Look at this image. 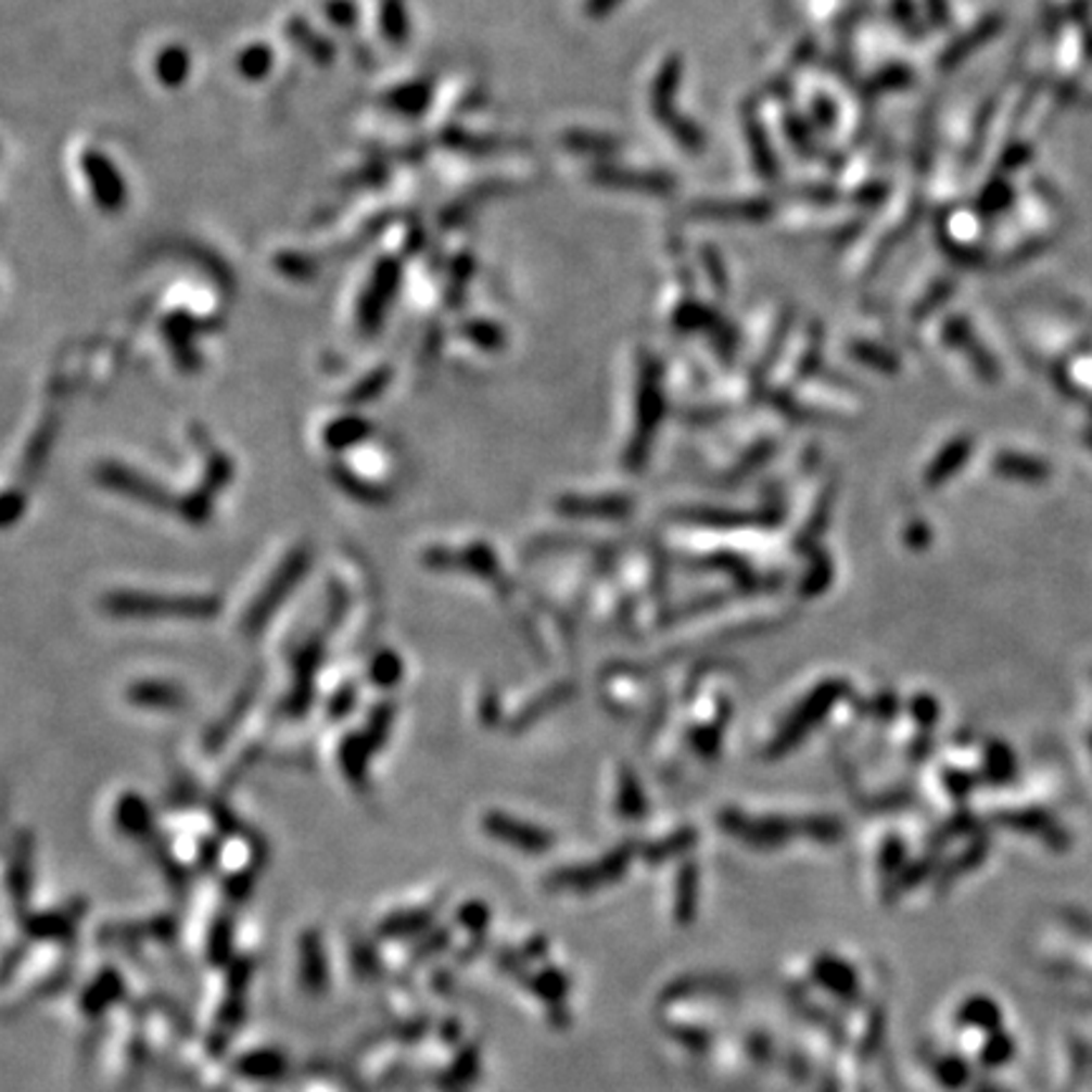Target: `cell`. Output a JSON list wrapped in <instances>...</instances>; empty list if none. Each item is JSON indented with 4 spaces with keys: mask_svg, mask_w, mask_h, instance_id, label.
<instances>
[{
    "mask_svg": "<svg viewBox=\"0 0 1092 1092\" xmlns=\"http://www.w3.org/2000/svg\"><path fill=\"white\" fill-rule=\"evenodd\" d=\"M106 607L127 618H211L218 602L207 597H157V595H114Z\"/></svg>",
    "mask_w": 1092,
    "mask_h": 1092,
    "instance_id": "1",
    "label": "cell"
},
{
    "mask_svg": "<svg viewBox=\"0 0 1092 1092\" xmlns=\"http://www.w3.org/2000/svg\"><path fill=\"white\" fill-rule=\"evenodd\" d=\"M635 855L633 845H622L610 855L597 860L592 865H576V867H561V871L551 873L546 878V888L551 890H576V893H589V890L610 886V883H618L622 875L627 873L630 860Z\"/></svg>",
    "mask_w": 1092,
    "mask_h": 1092,
    "instance_id": "2",
    "label": "cell"
},
{
    "mask_svg": "<svg viewBox=\"0 0 1092 1092\" xmlns=\"http://www.w3.org/2000/svg\"><path fill=\"white\" fill-rule=\"evenodd\" d=\"M721 825L726 827V833L741 837L744 842L753 845V848H779L789 840V837L802 835V820L791 822V820H779V817H769V820H751L744 817V814L726 812L721 817Z\"/></svg>",
    "mask_w": 1092,
    "mask_h": 1092,
    "instance_id": "3",
    "label": "cell"
},
{
    "mask_svg": "<svg viewBox=\"0 0 1092 1092\" xmlns=\"http://www.w3.org/2000/svg\"><path fill=\"white\" fill-rule=\"evenodd\" d=\"M483 827H486L491 837L511 845V848H519L521 852H529V855H542L554 842L549 833H544V829L534 825H526L521 820H513L509 814L491 812L483 817Z\"/></svg>",
    "mask_w": 1092,
    "mask_h": 1092,
    "instance_id": "4",
    "label": "cell"
},
{
    "mask_svg": "<svg viewBox=\"0 0 1092 1092\" xmlns=\"http://www.w3.org/2000/svg\"><path fill=\"white\" fill-rule=\"evenodd\" d=\"M814 979H817L822 987L833 991L845 1002H858L860 996V983L855 976V968L850 964H845L842 958L835 956H820L814 961Z\"/></svg>",
    "mask_w": 1092,
    "mask_h": 1092,
    "instance_id": "5",
    "label": "cell"
},
{
    "mask_svg": "<svg viewBox=\"0 0 1092 1092\" xmlns=\"http://www.w3.org/2000/svg\"><path fill=\"white\" fill-rule=\"evenodd\" d=\"M698 911V867L696 863H686L681 867L678 880H675V920L694 923Z\"/></svg>",
    "mask_w": 1092,
    "mask_h": 1092,
    "instance_id": "6",
    "label": "cell"
},
{
    "mask_svg": "<svg viewBox=\"0 0 1092 1092\" xmlns=\"http://www.w3.org/2000/svg\"><path fill=\"white\" fill-rule=\"evenodd\" d=\"M529 983H532L534 994L551 1006L554 1010L551 1014H564L561 1004H564V999L569 996V979L559 972V968L554 966L544 968V972L539 976H534Z\"/></svg>",
    "mask_w": 1092,
    "mask_h": 1092,
    "instance_id": "7",
    "label": "cell"
},
{
    "mask_svg": "<svg viewBox=\"0 0 1092 1092\" xmlns=\"http://www.w3.org/2000/svg\"><path fill=\"white\" fill-rule=\"evenodd\" d=\"M726 989H731V981L724 976H686V979H678L671 989L665 991L668 999H678V996H696V994H726Z\"/></svg>",
    "mask_w": 1092,
    "mask_h": 1092,
    "instance_id": "8",
    "label": "cell"
},
{
    "mask_svg": "<svg viewBox=\"0 0 1092 1092\" xmlns=\"http://www.w3.org/2000/svg\"><path fill=\"white\" fill-rule=\"evenodd\" d=\"M696 840H698L696 829H690V827L681 829V833H675L671 837H665V840H658V842H652L650 848H645V858H648L652 865L665 863V860L688 852L696 845Z\"/></svg>",
    "mask_w": 1092,
    "mask_h": 1092,
    "instance_id": "9",
    "label": "cell"
},
{
    "mask_svg": "<svg viewBox=\"0 0 1092 1092\" xmlns=\"http://www.w3.org/2000/svg\"><path fill=\"white\" fill-rule=\"evenodd\" d=\"M958 1019L964 1021V1025H972L976 1029H987V1032H996V1027H999V1010H996L994 1002H989V999L974 996V999H968V1002L964 1006H961Z\"/></svg>",
    "mask_w": 1092,
    "mask_h": 1092,
    "instance_id": "10",
    "label": "cell"
},
{
    "mask_svg": "<svg viewBox=\"0 0 1092 1092\" xmlns=\"http://www.w3.org/2000/svg\"><path fill=\"white\" fill-rule=\"evenodd\" d=\"M299 569H302V561H296V564H289L287 569H283V572L279 574V580L274 582V589H268L266 595L258 599L256 607H253V612H251V625H256V622L264 620L266 614L274 610V605L279 602V597H281V595H287L289 584L294 582V576L299 574Z\"/></svg>",
    "mask_w": 1092,
    "mask_h": 1092,
    "instance_id": "11",
    "label": "cell"
},
{
    "mask_svg": "<svg viewBox=\"0 0 1092 1092\" xmlns=\"http://www.w3.org/2000/svg\"><path fill=\"white\" fill-rule=\"evenodd\" d=\"M281 1067H283V1059L271 1050H264V1055L258 1052V1055H249L245 1059H241L243 1075H249V1078H258V1080L276 1078V1075H281Z\"/></svg>",
    "mask_w": 1092,
    "mask_h": 1092,
    "instance_id": "12",
    "label": "cell"
},
{
    "mask_svg": "<svg viewBox=\"0 0 1092 1092\" xmlns=\"http://www.w3.org/2000/svg\"><path fill=\"white\" fill-rule=\"evenodd\" d=\"M934 1072H936V1078L941 1080V1085H945L949 1090L964 1088L966 1080H968L966 1065L961 1063L958 1057H941V1059H936Z\"/></svg>",
    "mask_w": 1092,
    "mask_h": 1092,
    "instance_id": "13",
    "label": "cell"
},
{
    "mask_svg": "<svg viewBox=\"0 0 1092 1092\" xmlns=\"http://www.w3.org/2000/svg\"><path fill=\"white\" fill-rule=\"evenodd\" d=\"M643 795H640V789H637V784L633 776H627L625 782H622V795H620V812L625 814V817H640L643 814Z\"/></svg>",
    "mask_w": 1092,
    "mask_h": 1092,
    "instance_id": "14",
    "label": "cell"
},
{
    "mask_svg": "<svg viewBox=\"0 0 1092 1092\" xmlns=\"http://www.w3.org/2000/svg\"><path fill=\"white\" fill-rule=\"evenodd\" d=\"M132 698L135 701H144V703H160L163 701L165 706L167 703H178L180 701V696L175 694V690L170 686H140L137 690H132Z\"/></svg>",
    "mask_w": 1092,
    "mask_h": 1092,
    "instance_id": "15",
    "label": "cell"
},
{
    "mask_svg": "<svg viewBox=\"0 0 1092 1092\" xmlns=\"http://www.w3.org/2000/svg\"><path fill=\"white\" fill-rule=\"evenodd\" d=\"M673 1037L678 1042L686 1044V1047L696 1050V1052H703V1050L711 1047V1034L703 1032V1029H696V1027H673Z\"/></svg>",
    "mask_w": 1092,
    "mask_h": 1092,
    "instance_id": "16",
    "label": "cell"
},
{
    "mask_svg": "<svg viewBox=\"0 0 1092 1092\" xmlns=\"http://www.w3.org/2000/svg\"><path fill=\"white\" fill-rule=\"evenodd\" d=\"M1012 1055V1040L1004 1034H991V1040L987 1047H983V1063L987 1065H1002L1006 1057Z\"/></svg>",
    "mask_w": 1092,
    "mask_h": 1092,
    "instance_id": "17",
    "label": "cell"
},
{
    "mask_svg": "<svg viewBox=\"0 0 1092 1092\" xmlns=\"http://www.w3.org/2000/svg\"><path fill=\"white\" fill-rule=\"evenodd\" d=\"M901 863H903V845H901V840L886 842V850H883V855H880L883 873H886V875L901 873V871H898V867H901Z\"/></svg>",
    "mask_w": 1092,
    "mask_h": 1092,
    "instance_id": "18",
    "label": "cell"
},
{
    "mask_svg": "<svg viewBox=\"0 0 1092 1092\" xmlns=\"http://www.w3.org/2000/svg\"><path fill=\"white\" fill-rule=\"evenodd\" d=\"M928 867H930L928 863H918V865L909 867V871H903V873H901V878H898V886H896V888H898V893H901V890H909V888H913V886H918V883H920L923 878H926V875L930 873Z\"/></svg>",
    "mask_w": 1092,
    "mask_h": 1092,
    "instance_id": "19",
    "label": "cell"
}]
</instances>
